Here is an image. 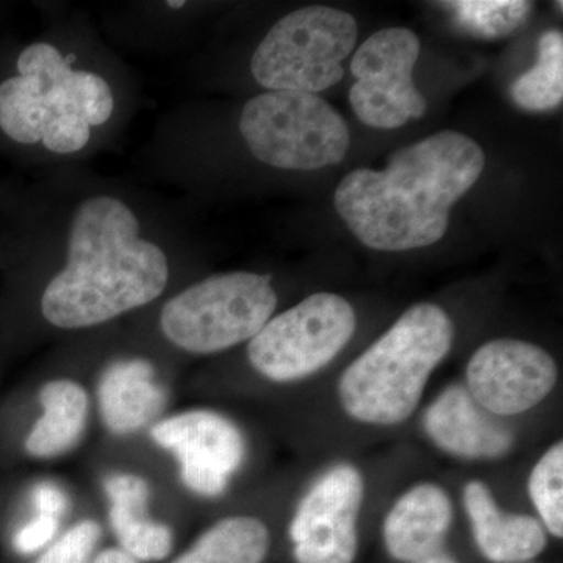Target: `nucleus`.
<instances>
[{"mask_svg":"<svg viewBox=\"0 0 563 563\" xmlns=\"http://www.w3.org/2000/svg\"><path fill=\"white\" fill-rule=\"evenodd\" d=\"M483 147L443 131L402 147L384 172L355 169L335 190V209L365 246L402 252L440 242L451 209L484 172Z\"/></svg>","mask_w":563,"mask_h":563,"instance_id":"nucleus-1","label":"nucleus"},{"mask_svg":"<svg viewBox=\"0 0 563 563\" xmlns=\"http://www.w3.org/2000/svg\"><path fill=\"white\" fill-rule=\"evenodd\" d=\"M169 279L168 258L140 236L131 207L96 196L70 221L66 266L41 298V312L60 329L102 324L157 299Z\"/></svg>","mask_w":563,"mask_h":563,"instance_id":"nucleus-2","label":"nucleus"},{"mask_svg":"<svg viewBox=\"0 0 563 563\" xmlns=\"http://www.w3.org/2000/svg\"><path fill=\"white\" fill-rule=\"evenodd\" d=\"M454 336V322L443 307L415 303L340 374L336 399L344 415L368 428L409 421L453 350Z\"/></svg>","mask_w":563,"mask_h":563,"instance_id":"nucleus-3","label":"nucleus"},{"mask_svg":"<svg viewBox=\"0 0 563 563\" xmlns=\"http://www.w3.org/2000/svg\"><path fill=\"white\" fill-rule=\"evenodd\" d=\"M73 55L35 43L18 58L16 77L0 84V129L21 144L43 143L57 154L87 146L92 125L110 120L113 92L90 70H74Z\"/></svg>","mask_w":563,"mask_h":563,"instance_id":"nucleus-4","label":"nucleus"},{"mask_svg":"<svg viewBox=\"0 0 563 563\" xmlns=\"http://www.w3.org/2000/svg\"><path fill=\"white\" fill-rule=\"evenodd\" d=\"M277 295L272 277L235 272L191 285L163 307L162 331L192 354H214L251 342L273 318Z\"/></svg>","mask_w":563,"mask_h":563,"instance_id":"nucleus-5","label":"nucleus"},{"mask_svg":"<svg viewBox=\"0 0 563 563\" xmlns=\"http://www.w3.org/2000/svg\"><path fill=\"white\" fill-rule=\"evenodd\" d=\"M352 14L332 7H303L282 18L258 44L251 70L268 91L314 95L343 79V60L357 44Z\"/></svg>","mask_w":563,"mask_h":563,"instance_id":"nucleus-6","label":"nucleus"},{"mask_svg":"<svg viewBox=\"0 0 563 563\" xmlns=\"http://www.w3.org/2000/svg\"><path fill=\"white\" fill-rule=\"evenodd\" d=\"M240 131L257 161L295 172L336 165L351 143L342 114L320 96L307 92L255 96L244 106Z\"/></svg>","mask_w":563,"mask_h":563,"instance_id":"nucleus-7","label":"nucleus"},{"mask_svg":"<svg viewBox=\"0 0 563 563\" xmlns=\"http://www.w3.org/2000/svg\"><path fill=\"white\" fill-rule=\"evenodd\" d=\"M357 329L343 296L314 292L272 318L247 344L252 368L273 383H299L331 365Z\"/></svg>","mask_w":563,"mask_h":563,"instance_id":"nucleus-8","label":"nucleus"},{"mask_svg":"<svg viewBox=\"0 0 563 563\" xmlns=\"http://www.w3.org/2000/svg\"><path fill=\"white\" fill-rule=\"evenodd\" d=\"M418 57L420 40L404 27L376 32L358 47L351 62L350 102L363 124L390 131L424 117L428 102L412 77Z\"/></svg>","mask_w":563,"mask_h":563,"instance_id":"nucleus-9","label":"nucleus"},{"mask_svg":"<svg viewBox=\"0 0 563 563\" xmlns=\"http://www.w3.org/2000/svg\"><path fill=\"white\" fill-rule=\"evenodd\" d=\"M365 477L351 462H336L318 474L303 493L288 528L296 563H354Z\"/></svg>","mask_w":563,"mask_h":563,"instance_id":"nucleus-10","label":"nucleus"},{"mask_svg":"<svg viewBox=\"0 0 563 563\" xmlns=\"http://www.w3.org/2000/svg\"><path fill=\"white\" fill-rule=\"evenodd\" d=\"M558 380V363L542 346L525 340L495 339L473 352L463 385L485 412L506 420L547 401Z\"/></svg>","mask_w":563,"mask_h":563,"instance_id":"nucleus-11","label":"nucleus"},{"mask_svg":"<svg viewBox=\"0 0 563 563\" xmlns=\"http://www.w3.org/2000/svg\"><path fill=\"white\" fill-rule=\"evenodd\" d=\"M152 439L176 455L184 484L207 498L228 490L246 457L239 426L211 410H191L157 422Z\"/></svg>","mask_w":563,"mask_h":563,"instance_id":"nucleus-12","label":"nucleus"},{"mask_svg":"<svg viewBox=\"0 0 563 563\" xmlns=\"http://www.w3.org/2000/svg\"><path fill=\"white\" fill-rule=\"evenodd\" d=\"M421 428L440 453L457 461H503L515 446L512 429L485 412L463 384L448 385L433 398Z\"/></svg>","mask_w":563,"mask_h":563,"instance_id":"nucleus-13","label":"nucleus"},{"mask_svg":"<svg viewBox=\"0 0 563 563\" xmlns=\"http://www.w3.org/2000/svg\"><path fill=\"white\" fill-rule=\"evenodd\" d=\"M462 504L474 544L485 561L528 563L547 550L550 536L536 515L504 510L484 481H466Z\"/></svg>","mask_w":563,"mask_h":563,"instance_id":"nucleus-14","label":"nucleus"},{"mask_svg":"<svg viewBox=\"0 0 563 563\" xmlns=\"http://www.w3.org/2000/svg\"><path fill=\"white\" fill-rule=\"evenodd\" d=\"M454 523V503L437 483L413 484L385 514V551L398 563H415L442 550Z\"/></svg>","mask_w":563,"mask_h":563,"instance_id":"nucleus-15","label":"nucleus"},{"mask_svg":"<svg viewBox=\"0 0 563 563\" xmlns=\"http://www.w3.org/2000/svg\"><path fill=\"white\" fill-rule=\"evenodd\" d=\"M99 406L107 428L122 435L139 431L162 412L165 391L155 383L150 362H117L103 373Z\"/></svg>","mask_w":563,"mask_h":563,"instance_id":"nucleus-16","label":"nucleus"},{"mask_svg":"<svg viewBox=\"0 0 563 563\" xmlns=\"http://www.w3.org/2000/svg\"><path fill=\"white\" fill-rule=\"evenodd\" d=\"M106 492L111 501V528L122 550L136 561H162L173 550V532L168 526L147 518L150 487L133 474L107 477Z\"/></svg>","mask_w":563,"mask_h":563,"instance_id":"nucleus-17","label":"nucleus"},{"mask_svg":"<svg viewBox=\"0 0 563 563\" xmlns=\"http://www.w3.org/2000/svg\"><path fill=\"white\" fill-rule=\"evenodd\" d=\"M44 415L33 426L25 450L33 457H54L79 442L88 417V396L73 380H54L40 393Z\"/></svg>","mask_w":563,"mask_h":563,"instance_id":"nucleus-18","label":"nucleus"},{"mask_svg":"<svg viewBox=\"0 0 563 563\" xmlns=\"http://www.w3.org/2000/svg\"><path fill=\"white\" fill-rule=\"evenodd\" d=\"M272 548V533L255 517L222 518L196 540L174 563H263Z\"/></svg>","mask_w":563,"mask_h":563,"instance_id":"nucleus-19","label":"nucleus"},{"mask_svg":"<svg viewBox=\"0 0 563 563\" xmlns=\"http://www.w3.org/2000/svg\"><path fill=\"white\" fill-rule=\"evenodd\" d=\"M512 98L521 109L547 111L561 106L563 99V35L544 32L539 40L536 66L518 77Z\"/></svg>","mask_w":563,"mask_h":563,"instance_id":"nucleus-20","label":"nucleus"},{"mask_svg":"<svg viewBox=\"0 0 563 563\" xmlns=\"http://www.w3.org/2000/svg\"><path fill=\"white\" fill-rule=\"evenodd\" d=\"M528 495L537 520L554 539L563 537V443L558 440L533 463Z\"/></svg>","mask_w":563,"mask_h":563,"instance_id":"nucleus-21","label":"nucleus"},{"mask_svg":"<svg viewBox=\"0 0 563 563\" xmlns=\"http://www.w3.org/2000/svg\"><path fill=\"white\" fill-rule=\"evenodd\" d=\"M444 5L454 11L455 20L463 29L484 38H499L517 31L528 21L532 11L531 2L520 0H459Z\"/></svg>","mask_w":563,"mask_h":563,"instance_id":"nucleus-22","label":"nucleus"},{"mask_svg":"<svg viewBox=\"0 0 563 563\" xmlns=\"http://www.w3.org/2000/svg\"><path fill=\"white\" fill-rule=\"evenodd\" d=\"M101 537V526L81 521L52 544L36 563H88Z\"/></svg>","mask_w":563,"mask_h":563,"instance_id":"nucleus-23","label":"nucleus"},{"mask_svg":"<svg viewBox=\"0 0 563 563\" xmlns=\"http://www.w3.org/2000/svg\"><path fill=\"white\" fill-rule=\"evenodd\" d=\"M60 521L57 518L47 517V515H36L35 518L24 526L20 532L14 536V548L18 553L32 554L41 550L44 544L54 539L58 531Z\"/></svg>","mask_w":563,"mask_h":563,"instance_id":"nucleus-24","label":"nucleus"},{"mask_svg":"<svg viewBox=\"0 0 563 563\" xmlns=\"http://www.w3.org/2000/svg\"><path fill=\"white\" fill-rule=\"evenodd\" d=\"M32 501L35 504L38 515L60 520L63 514L68 510V498L57 485L43 483L36 485L32 492Z\"/></svg>","mask_w":563,"mask_h":563,"instance_id":"nucleus-25","label":"nucleus"},{"mask_svg":"<svg viewBox=\"0 0 563 563\" xmlns=\"http://www.w3.org/2000/svg\"><path fill=\"white\" fill-rule=\"evenodd\" d=\"M92 563H139L136 559H133L131 554L125 553L124 550H117V548H110V550L102 551Z\"/></svg>","mask_w":563,"mask_h":563,"instance_id":"nucleus-26","label":"nucleus"},{"mask_svg":"<svg viewBox=\"0 0 563 563\" xmlns=\"http://www.w3.org/2000/svg\"><path fill=\"white\" fill-rule=\"evenodd\" d=\"M415 563H461L457 561L455 555L451 554L446 548H442V550L435 551V553L426 555V558L420 559V561Z\"/></svg>","mask_w":563,"mask_h":563,"instance_id":"nucleus-27","label":"nucleus"},{"mask_svg":"<svg viewBox=\"0 0 563 563\" xmlns=\"http://www.w3.org/2000/svg\"><path fill=\"white\" fill-rule=\"evenodd\" d=\"M166 5L172 7V9H181V7L185 5V2H173V0H169V2H166Z\"/></svg>","mask_w":563,"mask_h":563,"instance_id":"nucleus-28","label":"nucleus"}]
</instances>
